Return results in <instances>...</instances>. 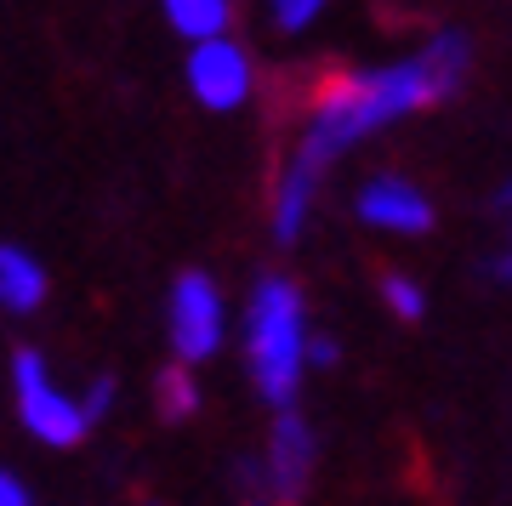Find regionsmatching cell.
Instances as JSON below:
<instances>
[{"mask_svg": "<svg viewBox=\"0 0 512 506\" xmlns=\"http://www.w3.org/2000/svg\"><path fill=\"white\" fill-rule=\"evenodd\" d=\"M467 80V40L461 35H439L421 57L410 63H393V69H370V74H342L319 91L308 120V137L296 148V171L319 182L325 165H336L359 137L382 131L387 120H404L416 109H433V103H450Z\"/></svg>", "mask_w": 512, "mask_h": 506, "instance_id": "obj_1", "label": "cell"}, {"mask_svg": "<svg viewBox=\"0 0 512 506\" xmlns=\"http://www.w3.org/2000/svg\"><path fill=\"white\" fill-rule=\"evenodd\" d=\"M501 273H507V279H512V262H507V268H501Z\"/></svg>", "mask_w": 512, "mask_h": 506, "instance_id": "obj_16", "label": "cell"}, {"mask_svg": "<svg viewBox=\"0 0 512 506\" xmlns=\"http://www.w3.org/2000/svg\"><path fill=\"white\" fill-rule=\"evenodd\" d=\"M23 501H29V489H23L12 472H0V506H23Z\"/></svg>", "mask_w": 512, "mask_h": 506, "instance_id": "obj_15", "label": "cell"}, {"mask_svg": "<svg viewBox=\"0 0 512 506\" xmlns=\"http://www.w3.org/2000/svg\"><path fill=\"white\" fill-rule=\"evenodd\" d=\"M12 381H18V410H23V427L40 438V444H52V450H74L80 438H86V416H80V404L63 398L46 376V359L18 347V359H12Z\"/></svg>", "mask_w": 512, "mask_h": 506, "instance_id": "obj_3", "label": "cell"}, {"mask_svg": "<svg viewBox=\"0 0 512 506\" xmlns=\"http://www.w3.org/2000/svg\"><path fill=\"white\" fill-rule=\"evenodd\" d=\"M308 472H313V433L291 404V410H279L274 438H268V495L296 501V495L308 489Z\"/></svg>", "mask_w": 512, "mask_h": 506, "instance_id": "obj_6", "label": "cell"}, {"mask_svg": "<svg viewBox=\"0 0 512 506\" xmlns=\"http://www.w3.org/2000/svg\"><path fill=\"white\" fill-rule=\"evenodd\" d=\"M302 364H336V342H330V336H313V342H302Z\"/></svg>", "mask_w": 512, "mask_h": 506, "instance_id": "obj_14", "label": "cell"}, {"mask_svg": "<svg viewBox=\"0 0 512 506\" xmlns=\"http://www.w3.org/2000/svg\"><path fill=\"white\" fill-rule=\"evenodd\" d=\"M154 393H160V416H165V421L194 416V404H200V393H194V381H188L183 359H177V364H165L160 381H154Z\"/></svg>", "mask_w": 512, "mask_h": 506, "instance_id": "obj_10", "label": "cell"}, {"mask_svg": "<svg viewBox=\"0 0 512 506\" xmlns=\"http://www.w3.org/2000/svg\"><path fill=\"white\" fill-rule=\"evenodd\" d=\"M382 296H387V308L399 313V319H421V308H427V296H421L404 273H387L382 279Z\"/></svg>", "mask_w": 512, "mask_h": 506, "instance_id": "obj_11", "label": "cell"}, {"mask_svg": "<svg viewBox=\"0 0 512 506\" xmlns=\"http://www.w3.org/2000/svg\"><path fill=\"white\" fill-rule=\"evenodd\" d=\"M171 347L183 364H200L222 347V296L205 273H183L171 285Z\"/></svg>", "mask_w": 512, "mask_h": 506, "instance_id": "obj_4", "label": "cell"}, {"mask_svg": "<svg viewBox=\"0 0 512 506\" xmlns=\"http://www.w3.org/2000/svg\"><path fill=\"white\" fill-rule=\"evenodd\" d=\"M359 217L376 222V228H393V234H427L433 228V205L404 177H376L359 194Z\"/></svg>", "mask_w": 512, "mask_h": 506, "instance_id": "obj_7", "label": "cell"}, {"mask_svg": "<svg viewBox=\"0 0 512 506\" xmlns=\"http://www.w3.org/2000/svg\"><path fill=\"white\" fill-rule=\"evenodd\" d=\"M319 12H325V0H274L279 29H302V23H313Z\"/></svg>", "mask_w": 512, "mask_h": 506, "instance_id": "obj_12", "label": "cell"}, {"mask_svg": "<svg viewBox=\"0 0 512 506\" xmlns=\"http://www.w3.org/2000/svg\"><path fill=\"white\" fill-rule=\"evenodd\" d=\"M251 376L274 410H291L302 387V296L291 279H262L251 296Z\"/></svg>", "mask_w": 512, "mask_h": 506, "instance_id": "obj_2", "label": "cell"}, {"mask_svg": "<svg viewBox=\"0 0 512 506\" xmlns=\"http://www.w3.org/2000/svg\"><path fill=\"white\" fill-rule=\"evenodd\" d=\"M188 86H194V97H200L205 109H222V114L239 109L251 97V57L222 35L200 40L194 57H188Z\"/></svg>", "mask_w": 512, "mask_h": 506, "instance_id": "obj_5", "label": "cell"}, {"mask_svg": "<svg viewBox=\"0 0 512 506\" xmlns=\"http://www.w3.org/2000/svg\"><path fill=\"white\" fill-rule=\"evenodd\" d=\"M165 18L171 29L188 40H211L228 29V0H165Z\"/></svg>", "mask_w": 512, "mask_h": 506, "instance_id": "obj_9", "label": "cell"}, {"mask_svg": "<svg viewBox=\"0 0 512 506\" xmlns=\"http://www.w3.org/2000/svg\"><path fill=\"white\" fill-rule=\"evenodd\" d=\"M507 205H512V188H507Z\"/></svg>", "mask_w": 512, "mask_h": 506, "instance_id": "obj_17", "label": "cell"}, {"mask_svg": "<svg viewBox=\"0 0 512 506\" xmlns=\"http://www.w3.org/2000/svg\"><path fill=\"white\" fill-rule=\"evenodd\" d=\"M109 404H114V376H103V381H97V387H92V393L80 398V416H86V427H92V421H103V416H109Z\"/></svg>", "mask_w": 512, "mask_h": 506, "instance_id": "obj_13", "label": "cell"}, {"mask_svg": "<svg viewBox=\"0 0 512 506\" xmlns=\"http://www.w3.org/2000/svg\"><path fill=\"white\" fill-rule=\"evenodd\" d=\"M40 302H46V268L18 245H0V308L35 313Z\"/></svg>", "mask_w": 512, "mask_h": 506, "instance_id": "obj_8", "label": "cell"}]
</instances>
